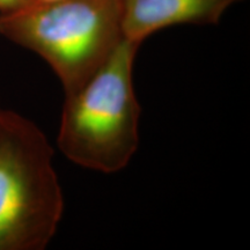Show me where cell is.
<instances>
[{"label": "cell", "mask_w": 250, "mask_h": 250, "mask_svg": "<svg viewBox=\"0 0 250 250\" xmlns=\"http://www.w3.org/2000/svg\"><path fill=\"white\" fill-rule=\"evenodd\" d=\"M139 46L124 37L83 86L65 94L57 144L73 164L112 174L136 154L140 104L132 73Z\"/></svg>", "instance_id": "cell-1"}, {"label": "cell", "mask_w": 250, "mask_h": 250, "mask_svg": "<svg viewBox=\"0 0 250 250\" xmlns=\"http://www.w3.org/2000/svg\"><path fill=\"white\" fill-rule=\"evenodd\" d=\"M0 35L44 59L65 94L83 86L124 39L118 0H29L0 13Z\"/></svg>", "instance_id": "cell-2"}, {"label": "cell", "mask_w": 250, "mask_h": 250, "mask_svg": "<svg viewBox=\"0 0 250 250\" xmlns=\"http://www.w3.org/2000/svg\"><path fill=\"white\" fill-rule=\"evenodd\" d=\"M62 212L45 134L27 117L0 108V250L45 249Z\"/></svg>", "instance_id": "cell-3"}, {"label": "cell", "mask_w": 250, "mask_h": 250, "mask_svg": "<svg viewBox=\"0 0 250 250\" xmlns=\"http://www.w3.org/2000/svg\"><path fill=\"white\" fill-rule=\"evenodd\" d=\"M242 0H118L125 39L142 44L164 28L176 24H215Z\"/></svg>", "instance_id": "cell-4"}, {"label": "cell", "mask_w": 250, "mask_h": 250, "mask_svg": "<svg viewBox=\"0 0 250 250\" xmlns=\"http://www.w3.org/2000/svg\"><path fill=\"white\" fill-rule=\"evenodd\" d=\"M29 0H0V13L13 11L26 4Z\"/></svg>", "instance_id": "cell-5"}, {"label": "cell", "mask_w": 250, "mask_h": 250, "mask_svg": "<svg viewBox=\"0 0 250 250\" xmlns=\"http://www.w3.org/2000/svg\"><path fill=\"white\" fill-rule=\"evenodd\" d=\"M40 1H55V0H40Z\"/></svg>", "instance_id": "cell-6"}]
</instances>
